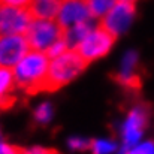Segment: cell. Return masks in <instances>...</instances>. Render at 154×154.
I'll return each mask as SVG.
<instances>
[{
	"mask_svg": "<svg viewBox=\"0 0 154 154\" xmlns=\"http://www.w3.org/2000/svg\"><path fill=\"white\" fill-rule=\"evenodd\" d=\"M2 136H3V135H2V129H0V141H2Z\"/></svg>",
	"mask_w": 154,
	"mask_h": 154,
	"instance_id": "obj_22",
	"label": "cell"
},
{
	"mask_svg": "<svg viewBox=\"0 0 154 154\" xmlns=\"http://www.w3.org/2000/svg\"><path fill=\"white\" fill-rule=\"evenodd\" d=\"M26 39L32 51L45 54L55 42L64 39V30L55 20H33L26 33Z\"/></svg>",
	"mask_w": 154,
	"mask_h": 154,
	"instance_id": "obj_3",
	"label": "cell"
},
{
	"mask_svg": "<svg viewBox=\"0 0 154 154\" xmlns=\"http://www.w3.org/2000/svg\"><path fill=\"white\" fill-rule=\"evenodd\" d=\"M115 84L127 91H138L142 85V72L139 57L135 51H127L121 60L120 69L112 75Z\"/></svg>",
	"mask_w": 154,
	"mask_h": 154,
	"instance_id": "obj_7",
	"label": "cell"
},
{
	"mask_svg": "<svg viewBox=\"0 0 154 154\" xmlns=\"http://www.w3.org/2000/svg\"><path fill=\"white\" fill-rule=\"evenodd\" d=\"M15 90L17 85L12 69L0 66V111L11 109L17 103L18 97L15 94Z\"/></svg>",
	"mask_w": 154,
	"mask_h": 154,
	"instance_id": "obj_11",
	"label": "cell"
},
{
	"mask_svg": "<svg viewBox=\"0 0 154 154\" xmlns=\"http://www.w3.org/2000/svg\"><path fill=\"white\" fill-rule=\"evenodd\" d=\"M32 0H0L2 6L8 8H17V9H29Z\"/></svg>",
	"mask_w": 154,
	"mask_h": 154,
	"instance_id": "obj_18",
	"label": "cell"
},
{
	"mask_svg": "<svg viewBox=\"0 0 154 154\" xmlns=\"http://www.w3.org/2000/svg\"><path fill=\"white\" fill-rule=\"evenodd\" d=\"M0 9H2V5H0Z\"/></svg>",
	"mask_w": 154,
	"mask_h": 154,
	"instance_id": "obj_23",
	"label": "cell"
},
{
	"mask_svg": "<svg viewBox=\"0 0 154 154\" xmlns=\"http://www.w3.org/2000/svg\"><path fill=\"white\" fill-rule=\"evenodd\" d=\"M50 58L47 54L30 51L12 69L17 90H21L27 96H35L45 91V81L48 75Z\"/></svg>",
	"mask_w": 154,
	"mask_h": 154,
	"instance_id": "obj_1",
	"label": "cell"
},
{
	"mask_svg": "<svg viewBox=\"0 0 154 154\" xmlns=\"http://www.w3.org/2000/svg\"><path fill=\"white\" fill-rule=\"evenodd\" d=\"M93 17L84 0H60V9L55 21L63 30L91 21Z\"/></svg>",
	"mask_w": 154,
	"mask_h": 154,
	"instance_id": "obj_9",
	"label": "cell"
},
{
	"mask_svg": "<svg viewBox=\"0 0 154 154\" xmlns=\"http://www.w3.org/2000/svg\"><path fill=\"white\" fill-rule=\"evenodd\" d=\"M126 154H154V141H145L133 145L129 150H124Z\"/></svg>",
	"mask_w": 154,
	"mask_h": 154,
	"instance_id": "obj_16",
	"label": "cell"
},
{
	"mask_svg": "<svg viewBox=\"0 0 154 154\" xmlns=\"http://www.w3.org/2000/svg\"><path fill=\"white\" fill-rule=\"evenodd\" d=\"M88 6V11L93 18L102 20L103 17L111 11V8L117 3V0H84Z\"/></svg>",
	"mask_w": 154,
	"mask_h": 154,
	"instance_id": "obj_13",
	"label": "cell"
},
{
	"mask_svg": "<svg viewBox=\"0 0 154 154\" xmlns=\"http://www.w3.org/2000/svg\"><path fill=\"white\" fill-rule=\"evenodd\" d=\"M52 114H54V108H52L51 103L44 102L41 103L39 106L35 108L33 111V115H32V120H33V124L36 126H47L52 118Z\"/></svg>",
	"mask_w": 154,
	"mask_h": 154,
	"instance_id": "obj_14",
	"label": "cell"
},
{
	"mask_svg": "<svg viewBox=\"0 0 154 154\" xmlns=\"http://www.w3.org/2000/svg\"><path fill=\"white\" fill-rule=\"evenodd\" d=\"M115 36L111 35L108 30H105L100 24H96L94 29L75 47V51L78 52L87 64L105 57L115 44Z\"/></svg>",
	"mask_w": 154,
	"mask_h": 154,
	"instance_id": "obj_4",
	"label": "cell"
},
{
	"mask_svg": "<svg viewBox=\"0 0 154 154\" xmlns=\"http://www.w3.org/2000/svg\"><path fill=\"white\" fill-rule=\"evenodd\" d=\"M150 106L147 103H136L127 112V117L121 126V136L124 150L132 148L133 145L139 144L148 123H150Z\"/></svg>",
	"mask_w": 154,
	"mask_h": 154,
	"instance_id": "obj_5",
	"label": "cell"
},
{
	"mask_svg": "<svg viewBox=\"0 0 154 154\" xmlns=\"http://www.w3.org/2000/svg\"><path fill=\"white\" fill-rule=\"evenodd\" d=\"M117 2H129V3H136L138 0H117Z\"/></svg>",
	"mask_w": 154,
	"mask_h": 154,
	"instance_id": "obj_21",
	"label": "cell"
},
{
	"mask_svg": "<svg viewBox=\"0 0 154 154\" xmlns=\"http://www.w3.org/2000/svg\"><path fill=\"white\" fill-rule=\"evenodd\" d=\"M60 9V0H32L29 12L33 20H55Z\"/></svg>",
	"mask_w": 154,
	"mask_h": 154,
	"instance_id": "obj_12",
	"label": "cell"
},
{
	"mask_svg": "<svg viewBox=\"0 0 154 154\" xmlns=\"http://www.w3.org/2000/svg\"><path fill=\"white\" fill-rule=\"evenodd\" d=\"M135 17H136V3L117 2L102 20H99V24L111 35L118 38L120 35L129 30Z\"/></svg>",
	"mask_w": 154,
	"mask_h": 154,
	"instance_id": "obj_6",
	"label": "cell"
},
{
	"mask_svg": "<svg viewBox=\"0 0 154 154\" xmlns=\"http://www.w3.org/2000/svg\"><path fill=\"white\" fill-rule=\"evenodd\" d=\"M0 154H24V148L0 141Z\"/></svg>",
	"mask_w": 154,
	"mask_h": 154,
	"instance_id": "obj_19",
	"label": "cell"
},
{
	"mask_svg": "<svg viewBox=\"0 0 154 154\" xmlns=\"http://www.w3.org/2000/svg\"><path fill=\"white\" fill-rule=\"evenodd\" d=\"M91 142L93 141L84 139V138H70L69 147L70 150H75V151H87V150H91Z\"/></svg>",
	"mask_w": 154,
	"mask_h": 154,
	"instance_id": "obj_17",
	"label": "cell"
},
{
	"mask_svg": "<svg viewBox=\"0 0 154 154\" xmlns=\"http://www.w3.org/2000/svg\"><path fill=\"white\" fill-rule=\"evenodd\" d=\"M117 150V144L108 139H94L91 142V154H112Z\"/></svg>",
	"mask_w": 154,
	"mask_h": 154,
	"instance_id": "obj_15",
	"label": "cell"
},
{
	"mask_svg": "<svg viewBox=\"0 0 154 154\" xmlns=\"http://www.w3.org/2000/svg\"><path fill=\"white\" fill-rule=\"evenodd\" d=\"M87 66L88 64L75 50H67L51 58L45 81V91H57L67 85L75 78H78L87 69Z\"/></svg>",
	"mask_w": 154,
	"mask_h": 154,
	"instance_id": "obj_2",
	"label": "cell"
},
{
	"mask_svg": "<svg viewBox=\"0 0 154 154\" xmlns=\"http://www.w3.org/2000/svg\"><path fill=\"white\" fill-rule=\"evenodd\" d=\"M33 17L29 9H17L2 6L0 9V35H23L26 36Z\"/></svg>",
	"mask_w": 154,
	"mask_h": 154,
	"instance_id": "obj_10",
	"label": "cell"
},
{
	"mask_svg": "<svg viewBox=\"0 0 154 154\" xmlns=\"http://www.w3.org/2000/svg\"><path fill=\"white\" fill-rule=\"evenodd\" d=\"M29 42L23 35H0V66L14 69L27 52Z\"/></svg>",
	"mask_w": 154,
	"mask_h": 154,
	"instance_id": "obj_8",
	"label": "cell"
},
{
	"mask_svg": "<svg viewBox=\"0 0 154 154\" xmlns=\"http://www.w3.org/2000/svg\"><path fill=\"white\" fill-rule=\"evenodd\" d=\"M24 154H60L52 148H44V147H33V148H24Z\"/></svg>",
	"mask_w": 154,
	"mask_h": 154,
	"instance_id": "obj_20",
	"label": "cell"
}]
</instances>
